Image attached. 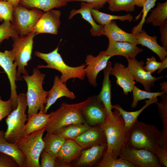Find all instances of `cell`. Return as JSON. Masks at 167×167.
<instances>
[{
	"label": "cell",
	"mask_w": 167,
	"mask_h": 167,
	"mask_svg": "<svg viewBox=\"0 0 167 167\" xmlns=\"http://www.w3.org/2000/svg\"><path fill=\"white\" fill-rule=\"evenodd\" d=\"M161 139L162 131L156 126L137 119L126 132V145L148 150L154 154L157 146L161 144Z\"/></svg>",
	"instance_id": "cell-1"
},
{
	"label": "cell",
	"mask_w": 167,
	"mask_h": 167,
	"mask_svg": "<svg viewBox=\"0 0 167 167\" xmlns=\"http://www.w3.org/2000/svg\"><path fill=\"white\" fill-rule=\"evenodd\" d=\"M112 119L107 115L104 122L100 126L106 138L107 148L105 154L118 158L122 148L126 145V132L124 120L118 111L114 109Z\"/></svg>",
	"instance_id": "cell-2"
},
{
	"label": "cell",
	"mask_w": 167,
	"mask_h": 167,
	"mask_svg": "<svg viewBox=\"0 0 167 167\" xmlns=\"http://www.w3.org/2000/svg\"><path fill=\"white\" fill-rule=\"evenodd\" d=\"M45 76L37 67L33 69L30 75H23L26 82L27 91L26 94L28 104V118L40 111H43L46 102L48 91L44 90L43 84Z\"/></svg>",
	"instance_id": "cell-3"
},
{
	"label": "cell",
	"mask_w": 167,
	"mask_h": 167,
	"mask_svg": "<svg viewBox=\"0 0 167 167\" xmlns=\"http://www.w3.org/2000/svg\"><path fill=\"white\" fill-rule=\"evenodd\" d=\"M86 100L76 103H62L56 110L50 113L45 128L47 132L56 133L63 127L76 123H87L81 111Z\"/></svg>",
	"instance_id": "cell-4"
},
{
	"label": "cell",
	"mask_w": 167,
	"mask_h": 167,
	"mask_svg": "<svg viewBox=\"0 0 167 167\" xmlns=\"http://www.w3.org/2000/svg\"><path fill=\"white\" fill-rule=\"evenodd\" d=\"M58 50L57 47L52 51L48 53L35 51V55L44 60L47 64L46 65H38L37 67L39 69H53L59 71L61 74L60 79L65 83L71 79L84 80L86 76L85 64L76 67L68 65L63 60Z\"/></svg>",
	"instance_id": "cell-5"
},
{
	"label": "cell",
	"mask_w": 167,
	"mask_h": 167,
	"mask_svg": "<svg viewBox=\"0 0 167 167\" xmlns=\"http://www.w3.org/2000/svg\"><path fill=\"white\" fill-rule=\"evenodd\" d=\"M28 107L26 94L19 93L17 96V106L13 109L6 119L7 128L5 138L8 142L15 143L24 136L27 115Z\"/></svg>",
	"instance_id": "cell-6"
},
{
	"label": "cell",
	"mask_w": 167,
	"mask_h": 167,
	"mask_svg": "<svg viewBox=\"0 0 167 167\" xmlns=\"http://www.w3.org/2000/svg\"><path fill=\"white\" fill-rule=\"evenodd\" d=\"M36 35L35 33L32 31L27 35L19 36L18 35L12 38L13 43L11 51L18 67L16 81L22 80L21 74L28 75L25 67L32 59L33 39Z\"/></svg>",
	"instance_id": "cell-7"
},
{
	"label": "cell",
	"mask_w": 167,
	"mask_h": 167,
	"mask_svg": "<svg viewBox=\"0 0 167 167\" xmlns=\"http://www.w3.org/2000/svg\"><path fill=\"white\" fill-rule=\"evenodd\" d=\"M45 131L44 128L24 136L16 142L25 156L26 167H41L39 159L44 150L43 136Z\"/></svg>",
	"instance_id": "cell-8"
},
{
	"label": "cell",
	"mask_w": 167,
	"mask_h": 167,
	"mask_svg": "<svg viewBox=\"0 0 167 167\" xmlns=\"http://www.w3.org/2000/svg\"><path fill=\"white\" fill-rule=\"evenodd\" d=\"M44 13L38 9L27 8L19 5L14 7L12 19L11 22L17 34L25 36L32 29Z\"/></svg>",
	"instance_id": "cell-9"
},
{
	"label": "cell",
	"mask_w": 167,
	"mask_h": 167,
	"mask_svg": "<svg viewBox=\"0 0 167 167\" xmlns=\"http://www.w3.org/2000/svg\"><path fill=\"white\" fill-rule=\"evenodd\" d=\"M119 158L131 162L135 167H161L155 154L147 150L138 149L126 145L121 151Z\"/></svg>",
	"instance_id": "cell-10"
},
{
	"label": "cell",
	"mask_w": 167,
	"mask_h": 167,
	"mask_svg": "<svg viewBox=\"0 0 167 167\" xmlns=\"http://www.w3.org/2000/svg\"><path fill=\"white\" fill-rule=\"evenodd\" d=\"M83 116L90 126H99L106 119L107 114L104 105L98 95L89 97L81 109Z\"/></svg>",
	"instance_id": "cell-11"
},
{
	"label": "cell",
	"mask_w": 167,
	"mask_h": 167,
	"mask_svg": "<svg viewBox=\"0 0 167 167\" xmlns=\"http://www.w3.org/2000/svg\"><path fill=\"white\" fill-rule=\"evenodd\" d=\"M0 66L6 73L9 79L11 87V96L13 109L17 106L18 95L16 84L17 65L14 62L11 50L0 51Z\"/></svg>",
	"instance_id": "cell-12"
},
{
	"label": "cell",
	"mask_w": 167,
	"mask_h": 167,
	"mask_svg": "<svg viewBox=\"0 0 167 167\" xmlns=\"http://www.w3.org/2000/svg\"><path fill=\"white\" fill-rule=\"evenodd\" d=\"M61 12L52 9L44 13L32 29L31 32L36 35L49 33L56 35L58 33L61 23Z\"/></svg>",
	"instance_id": "cell-13"
},
{
	"label": "cell",
	"mask_w": 167,
	"mask_h": 167,
	"mask_svg": "<svg viewBox=\"0 0 167 167\" xmlns=\"http://www.w3.org/2000/svg\"><path fill=\"white\" fill-rule=\"evenodd\" d=\"M127 61V67L135 81L142 84L145 91L150 92L151 88L154 85L155 83L164 77H156L145 70L144 62L143 61H139L135 58L128 59Z\"/></svg>",
	"instance_id": "cell-14"
},
{
	"label": "cell",
	"mask_w": 167,
	"mask_h": 167,
	"mask_svg": "<svg viewBox=\"0 0 167 167\" xmlns=\"http://www.w3.org/2000/svg\"><path fill=\"white\" fill-rule=\"evenodd\" d=\"M111 57L106 55L105 51L100 52L96 56L91 54L87 56L85 60L86 76L91 85L97 86V77L99 73L107 66Z\"/></svg>",
	"instance_id": "cell-15"
},
{
	"label": "cell",
	"mask_w": 167,
	"mask_h": 167,
	"mask_svg": "<svg viewBox=\"0 0 167 167\" xmlns=\"http://www.w3.org/2000/svg\"><path fill=\"white\" fill-rule=\"evenodd\" d=\"M83 149L74 140L66 139L55 160V167H69Z\"/></svg>",
	"instance_id": "cell-16"
},
{
	"label": "cell",
	"mask_w": 167,
	"mask_h": 167,
	"mask_svg": "<svg viewBox=\"0 0 167 167\" xmlns=\"http://www.w3.org/2000/svg\"><path fill=\"white\" fill-rule=\"evenodd\" d=\"M109 39L107 49L105 50L106 55L111 57L121 56L127 60L135 59L136 56L143 50L136 45L127 42H118Z\"/></svg>",
	"instance_id": "cell-17"
},
{
	"label": "cell",
	"mask_w": 167,
	"mask_h": 167,
	"mask_svg": "<svg viewBox=\"0 0 167 167\" xmlns=\"http://www.w3.org/2000/svg\"><path fill=\"white\" fill-rule=\"evenodd\" d=\"M107 148L106 143L83 149L75 163L77 167L97 165L101 160Z\"/></svg>",
	"instance_id": "cell-18"
},
{
	"label": "cell",
	"mask_w": 167,
	"mask_h": 167,
	"mask_svg": "<svg viewBox=\"0 0 167 167\" xmlns=\"http://www.w3.org/2000/svg\"><path fill=\"white\" fill-rule=\"evenodd\" d=\"M110 75L116 77V83L122 88L124 94L127 95L132 92L135 85V80L127 67L121 63L116 62L111 68Z\"/></svg>",
	"instance_id": "cell-19"
},
{
	"label": "cell",
	"mask_w": 167,
	"mask_h": 167,
	"mask_svg": "<svg viewBox=\"0 0 167 167\" xmlns=\"http://www.w3.org/2000/svg\"><path fill=\"white\" fill-rule=\"evenodd\" d=\"M74 140L83 149L106 143L105 133L99 126H91Z\"/></svg>",
	"instance_id": "cell-20"
},
{
	"label": "cell",
	"mask_w": 167,
	"mask_h": 167,
	"mask_svg": "<svg viewBox=\"0 0 167 167\" xmlns=\"http://www.w3.org/2000/svg\"><path fill=\"white\" fill-rule=\"evenodd\" d=\"M46 104L43 112L46 113L49 108L59 98L66 97L71 100L75 98L74 93L69 90L66 83L62 82L58 75H56L54 79L53 85L51 89L48 91Z\"/></svg>",
	"instance_id": "cell-21"
},
{
	"label": "cell",
	"mask_w": 167,
	"mask_h": 167,
	"mask_svg": "<svg viewBox=\"0 0 167 167\" xmlns=\"http://www.w3.org/2000/svg\"><path fill=\"white\" fill-rule=\"evenodd\" d=\"M102 35L108 39L118 42H127L137 45L138 42L135 35L128 33L122 30L114 20L103 26Z\"/></svg>",
	"instance_id": "cell-22"
},
{
	"label": "cell",
	"mask_w": 167,
	"mask_h": 167,
	"mask_svg": "<svg viewBox=\"0 0 167 167\" xmlns=\"http://www.w3.org/2000/svg\"><path fill=\"white\" fill-rule=\"evenodd\" d=\"M112 66V63L109 61L106 67L103 70L104 79L102 87L98 96L104 105L108 117L113 119L114 117L112 111L111 84L109 79L110 71Z\"/></svg>",
	"instance_id": "cell-23"
},
{
	"label": "cell",
	"mask_w": 167,
	"mask_h": 167,
	"mask_svg": "<svg viewBox=\"0 0 167 167\" xmlns=\"http://www.w3.org/2000/svg\"><path fill=\"white\" fill-rule=\"evenodd\" d=\"M93 9L92 6L90 4L82 2L80 8L78 9H73L71 11L69 19H71L77 14H80L82 18L91 25L90 30L91 34L93 36H100L102 35L103 26L96 24L91 14V11Z\"/></svg>",
	"instance_id": "cell-24"
},
{
	"label": "cell",
	"mask_w": 167,
	"mask_h": 167,
	"mask_svg": "<svg viewBox=\"0 0 167 167\" xmlns=\"http://www.w3.org/2000/svg\"><path fill=\"white\" fill-rule=\"evenodd\" d=\"M5 132L3 130H0V152L12 157L19 167H26L24 155L16 143H10L6 140Z\"/></svg>",
	"instance_id": "cell-25"
},
{
	"label": "cell",
	"mask_w": 167,
	"mask_h": 167,
	"mask_svg": "<svg viewBox=\"0 0 167 167\" xmlns=\"http://www.w3.org/2000/svg\"><path fill=\"white\" fill-rule=\"evenodd\" d=\"M135 35L138 44L146 47L151 50L159 57L161 61L167 57V50L157 43V36L148 35L144 30Z\"/></svg>",
	"instance_id": "cell-26"
},
{
	"label": "cell",
	"mask_w": 167,
	"mask_h": 167,
	"mask_svg": "<svg viewBox=\"0 0 167 167\" xmlns=\"http://www.w3.org/2000/svg\"><path fill=\"white\" fill-rule=\"evenodd\" d=\"M158 101L157 97L145 100V105L140 109L135 111L128 112L124 110L118 104L112 105V108L117 109L122 116L127 131L137 120L139 114L150 105L156 103Z\"/></svg>",
	"instance_id": "cell-27"
},
{
	"label": "cell",
	"mask_w": 167,
	"mask_h": 167,
	"mask_svg": "<svg viewBox=\"0 0 167 167\" xmlns=\"http://www.w3.org/2000/svg\"><path fill=\"white\" fill-rule=\"evenodd\" d=\"M43 140L44 143L43 150L56 160L66 139L58 134L47 132Z\"/></svg>",
	"instance_id": "cell-28"
},
{
	"label": "cell",
	"mask_w": 167,
	"mask_h": 167,
	"mask_svg": "<svg viewBox=\"0 0 167 167\" xmlns=\"http://www.w3.org/2000/svg\"><path fill=\"white\" fill-rule=\"evenodd\" d=\"M64 0H21L19 5L27 8H36L46 12L67 4Z\"/></svg>",
	"instance_id": "cell-29"
},
{
	"label": "cell",
	"mask_w": 167,
	"mask_h": 167,
	"mask_svg": "<svg viewBox=\"0 0 167 167\" xmlns=\"http://www.w3.org/2000/svg\"><path fill=\"white\" fill-rule=\"evenodd\" d=\"M50 115V113H45L41 111L28 118L24 136L45 128Z\"/></svg>",
	"instance_id": "cell-30"
},
{
	"label": "cell",
	"mask_w": 167,
	"mask_h": 167,
	"mask_svg": "<svg viewBox=\"0 0 167 167\" xmlns=\"http://www.w3.org/2000/svg\"><path fill=\"white\" fill-rule=\"evenodd\" d=\"M151 11L145 22L147 24L151 23L155 27H160L167 20V1L158 2L156 7Z\"/></svg>",
	"instance_id": "cell-31"
},
{
	"label": "cell",
	"mask_w": 167,
	"mask_h": 167,
	"mask_svg": "<svg viewBox=\"0 0 167 167\" xmlns=\"http://www.w3.org/2000/svg\"><path fill=\"white\" fill-rule=\"evenodd\" d=\"M108 9L113 12L124 11L132 12L135 10V6L143 7L142 0H108Z\"/></svg>",
	"instance_id": "cell-32"
},
{
	"label": "cell",
	"mask_w": 167,
	"mask_h": 167,
	"mask_svg": "<svg viewBox=\"0 0 167 167\" xmlns=\"http://www.w3.org/2000/svg\"><path fill=\"white\" fill-rule=\"evenodd\" d=\"M161 97L162 100L156 104L162 124L161 145L167 148V93Z\"/></svg>",
	"instance_id": "cell-33"
},
{
	"label": "cell",
	"mask_w": 167,
	"mask_h": 167,
	"mask_svg": "<svg viewBox=\"0 0 167 167\" xmlns=\"http://www.w3.org/2000/svg\"><path fill=\"white\" fill-rule=\"evenodd\" d=\"M91 14L94 20L103 26L114 20L131 22L133 19V17L130 13L123 15H113L100 12L94 9L91 10Z\"/></svg>",
	"instance_id": "cell-34"
},
{
	"label": "cell",
	"mask_w": 167,
	"mask_h": 167,
	"mask_svg": "<svg viewBox=\"0 0 167 167\" xmlns=\"http://www.w3.org/2000/svg\"><path fill=\"white\" fill-rule=\"evenodd\" d=\"M91 126L87 123H74L63 127L56 134L61 135L66 139L74 140L78 136Z\"/></svg>",
	"instance_id": "cell-35"
},
{
	"label": "cell",
	"mask_w": 167,
	"mask_h": 167,
	"mask_svg": "<svg viewBox=\"0 0 167 167\" xmlns=\"http://www.w3.org/2000/svg\"><path fill=\"white\" fill-rule=\"evenodd\" d=\"M133 100L131 107L134 108L137 107L139 101L146 99H152L158 97H161L165 93L164 91L151 92L140 89L134 85L132 90Z\"/></svg>",
	"instance_id": "cell-36"
},
{
	"label": "cell",
	"mask_w": 167,
	"mask_h": 167,
	"mask_svg": "<svg viewBox=\"0 0 167 167\" xmlns=\"http://www.w3.org/2000/svg\"><path fill=\"white\" fill-rule=\"evenodd\" d=\"M97 167H135L131 162L127 160L116 158L104 154L101 161L96 166Z\"/></svg>",
	"instance_id": "cell-37"
},
{
	"label": "cell",
	"mask_w": 167,
	"mask_h": 167,
	"mask_svg": "<svg viewBox=\"0 0 167 167\" xmlns=\"http://www.w3.org/2000/svg\"><path fill=\"white\" fill-rule=\"evenodd\" d=\"M157 0H146L143 6V8L140 13L135 18V20H137L140 17L141 14L143 13L142 19L139 23L134 27L132 30L133 33L136 34L140 32L142 29L143 27L144 23L146 18L148 12L155 5Z\"/></svg>",
	"instance_id": "cell-38"
},
{
	"label": "cell",
	"mask_w": 167,
	"mask_h": 167,
	"mask_svg": "<svg viewBox=\"0 0 167 167\" xmlns=\"http://www.w3.org/2000/svg\"><path fill=\"white\" fill-rule=\"evenodd\" d=\"M18 35L14 29L11 21H4L0 25V46L2 42L5 39H8Z\"/></svg>",
	"instance_id": "cell-39"
},
{
	"label": "cell",
	"mask_w": 167,
	"mask_h": 167,
	"mask_svg": "<svg viewBox=\"0 0 167 167\" xmlns=\"http://www.w3.org/2000/svg\"><path fill=\"white\" fill-rule=\"evenodd\" d=\"M14 6L10 2L5 1H0V21H11Z\"/></svg>",
	"instance_id": "cell-40"
},
{
	"label": "cell",
	"mask_w": 167,
	"mask_h": 167,
	"mask_svg": "<svg viewBox=\"0 0 167 167\" xmlns=\"http://www.w3.org/2000/svg\"><path fill=\"white\" fill-rule=\"evenodd\" d=\"M12 103L11 99L4 101L0 96V121L7 116L13 110Z\"/></svg>",
	"instance_id": "cell-41"
},
{
	"label": "cell",
	"mask_w": 167,
	"mask_h": 167,
	"mask_svg": "<svg viewBox=\"0 0 167 167\" xmlns=\"http://www.w3.org/2000/svg\"><path fill=\"white\" fill-rule=\"evenodd\" d=\"M161 64V62L157 61L155 58L152 56L147 58L146 65L144 66V68L145 70L152 74L159 69Z\"/></svg>",
	"instance_id": "cell-42"
},
{
	"label": "cell",
	"mask_w": 167,
	"mask_h": 167,
	"mask_svg": "<svg viewBox=\"0 0 167 167\" xmlns=\"http://www.w3.org/2000/svg\"><path fill=\"white\" fill-rule=\"evenodd\" d=\"M18 167L17 163L12 157L0 152V167Z\"/></svg>",
	"instance_id": "cell-43"
},
{
	"label": "cell",
	"mask_w": 167,
	"mask_h": 167,
	"mask_svg": "<svg viewBox=\"0 0 167 167\" xmlns=\"http://www.w3.org/2000/svg\"><path fill=\"white\" fill-rule=\"evenodd\" d=\"M41 167H55V159L43 150L41 155Z\"/></svg>",
	"instance_id": "cell-44"
},
{
	"label": "cell",
	"mask_w": 167,
	"mask_h": 167,
	"mask_svg": "<svg viewBox=\"0 0 167 167\" xmlns=\"http://www.w3.org/2000/svg\"><path fill=\"white\" fill-rule=\"evenodd\" d=\"M155 154L161 166L167 167V148L164 147L161 144L157 147Z\"/></svg>",
	"instance_id": "cell-45"
},
{
	"label": "cell",
	"mask_w": 167,
	"mask_h": 167,
	"mask_svg": "<svg viewBox=\"0 0 167 167\" xmlns=\"http://www.w3.org/2000/svg\"><path fill=\"white\" fill-rule=\"evenodd\" d=\"M66 2L81 1L91 4L94 9L99 10L107 3L108 0H64Z\"/></svg>",
	"instance_id": "cell-46"
},
{
	"label": "cell",
	"mask_w": 167,
	"mask_h": 167,
	"mask_svg": "<svg viewBox=\"0 0 167 167\" xmlns=\"http://www.w3.org/2000/svg\"><path fill=\"white\" fill-rule=\"evenodd\" d=\"M161 41L162 47L167 50V20L160 27Z\"/></svg>",
	"instance_id": "cell-47"
},
{
	"label": "cell",
	"mask_w": 167,
	"mask_h": 167,
	"mask_svg": "<svg viewBox=\"0 0 167 167\" xmlns=\"http://www.w3.org/2000/svg\"><path fill=\"white\" fill-rule=\"evenodd\" d=\"M167 67V57L164 60L161 61V64L159 69L157 70V73H160L164 70Z\"/></svg>",
	"instance_id": "cell-48"
},
{
	"label": "cell",
	"mask_w": 167,
	"mask_h": 167,
	"mask_svg": "<svg viewBox=\"0 0 167 167\" xmlns=\"http://www.w3.org/2000/svg\"><path fill=\"white\" fill-rule=\"evenodd\" d=\"M160 89L162 91L167 93V81H165L160 83Z\"/></svg>",
	"instance_id": "cell-49"
},
{
	"label": "cell",
	"mask_w": 167,
	"mask_h": 167,
	"mask_svg": "<svg viewBox=\"0 0 167 167\" xmlns=\"http://www.w3.org/2000/svg\"><path fill=\"white\" fill-rule=\"evenodd\" d=\"M7 1L11 3L14 7L19 5L21 0H3Z\"/></svg>",
	"instance_id": "cell-50"
},
{
	"label": "cell",
	"mask_w": 167,
	"mask_h": 167,
	"mask_svg": "<svg viewBox=\"0 0 167 167\" xmlns=\"http://www.w3.org/2000/svg\"><path fill=\"white\" fill-rule=\"evenodd\" d=\"M1 0H0V1H1Z\"/></svg>",
	"instance_id": "cell-51"
}]
</instances>
